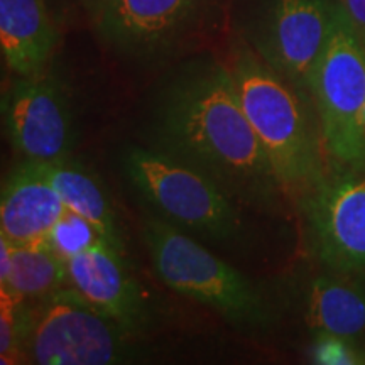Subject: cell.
Listing matches in <instances>:
<instances>
[{
  "mask_svg": "<svg viewBox=\"0 0 365 365\" xmlns=\"http://www.w3.org/2000/svg\"><path fill=\"white\" fill-rule=\"evenodd\" d=\"M156 149L215 180L235 202L277 210L284 193L250 125L227 65H196L164 88L153 117Z\"/></svg>",
  "mask_w": 365,
  "mask_h": 365,
  "instance_id": "1",
  "label": "cell"
},
{
  "mask_svg": "<svg viewBox=\"0 0 365 365\" xmlns=\"http://www.w3.org/2000/svg\"><path fill=\"white\" fill-rule=\"evenodd\" d=\"M242 108L286 195L303 196L325 173V144L312 95L239 46L227 63Z\"/></svg>",
  "mask_w": 365,
  "mask_h": 365,
  "instance_id": "2",
  "label": "cell"
},
{
  "mask_svg": "<svg viewBox=\"0 0 365 365\" xmlns=\"http://www.w3.org/2000/svg\"><path fill=\"white\" fill-rule=\"evenodd\" d=\"M143 235L154 271L175 293L213 308L237 327L271 325L272 313L261 289L175 223L148 218Z\"/></svg>",
  "mask_w": 365,
  "mask_h": 365,
  "instance_id": "3",
  "label": "cell"
},
{
  "mask_svg": "<svg viewBox=\"0 0 365 365\" xmlns=\"http://www.w3.org/2000/svg\"><path fill=\"white\" fill-rule=\"evenodd\" d=\"M132 330L93 308L76 289L36 299L24 313L22 357L39 365H108L132 354Z\"/></svg>",
  "mask_w": 365,
  "mask_h": 365,
  "instance_id": "4",
  "label": "cell"
},
{
  "mask_svg": "<svg viewBox=\"0 0 365 365\" xmlns=\"http://www.w3.org/2000/svg\"><path fill=\"white\" fill-rule=\"evenodd\" d=\"M124 171L137 193L176 227L220 242L239 237V202L191 164L158 149L134 148L125 154Z\"/></svg>",
  "mask_w": 365,
  "mask_h": 365,
  "instance_id": "5",
  "label": "cell"
},
{
  "mask_svg": "<svg viewBox=\"0 0 365 365\" xmlns=\"http://www.w3.org/2000/svg\"><path fill=\"white\" fill-rule=\"evenodd\" d=\"M309 93L330 161L344 166L365 164V44L341 2L313 70Z\"/></svg>",
  "mask_w": 365,
  "mask_h": 365,
  "instance_id": "6",
  "label": "cell"
},
{
  "mask_svg": "<svg viewBox=\"0 0 365 365\" xmlns=\"http://www.w3.org/2000/svg\"><path fill=\"white\" fill-rule=\"evenodd\" d=\"M312 249L328 271L365 281V164H333L301 196Z\"/></svg>",
  "mask_w": 365,
  "mask_h": 365,
  "instance_id": "7",
  "label": "cell"
},
{
  "mask_svg": "<svg viewBox=\"0 0 365 365\" xmlns=\"http://www.w3.org/2000/svg\"><path fill=\"white\" fill-rule=\"evenodd\" d=\"M336 9L339 2L333 0H269L255 26L252 48L269 66L309 93Z\"/></svg>",
  "mask_w": 365,
  "mask_h": 365,
  "instance_id": "8",
  "label": "cell"
},
{
  "mask_svg": "<svg viewBox=\"0 0 365 365\" xmlns=\"http://www.w3.org/2000/svg\"><path fill=\"white\" fill-rule=\"evenodd\" d=\"M2 110L11 144L27 161L49 163L70 156L75 145L70 100L51 73L19 76Z\"/></svg>",
  "mask_w": 365,
  "mask_h": 365,
  "instance_id": "9",
  "label": "cell"
},
{
  "mask_svg": "<svg viewBox=\"0 0 365 365\" xmlns=\"http://www.w3.org/2000/svg\"><path fill=\"white\" fill-rule=\"evenodd\" d=\"M202 0H105L91 14L105 43L127 54H154L188 26Z\"/></svg>",
  "mask_w": 365,
  "mask_h": 365,
  "instance_id": "10",
  "label": "cell"
},
{
  "mask_svg": "<svg viewBox=\"0 0 365 365\" xmlns=\"http://www.w3.org/2000/svg\"><path fill=\"white\" fill-rule=\"evenodd\" d=\"M120 254L108 242L83 250L66 262L68 282L91 307L135 333L148 322V304Z\"/></svg>",
  "mask_w": 365,
  "mask_h": 365,
  "instance_id": "11",
  "label": "cell"
},
{
  "mask_svg": "<svg viewBox=\"0 0 365 365\" xmlns=\"http://www.w3.org/2000/svg\"><path fill=\"white\" fill-rule=\"evenodd\" d=\"M65 212V203L39 164L26 159L2 186L0 234L14 244L43 245Z\"/></svg>",
  "mask_w": 365,
  "mask_h": 365,
  "instance_id": "12",
  "label": "cell"
},
{
  "mask_svg": "<svg viewBox=\"0 0 365 365\" xmlns=\"http://www.w3.org/2000/svg\"><path fill=\"white\" fill-rule=\"evenodd\" d=\"M58 31L43 0H0V48L17 76L46 71Z\"/></svg>",
  "mask_w": 365,
  "mask_h": 365,
  "instance_id": "13",
  "label": "cell"
},
{
  "mask_svg": "<svg viewBox=\"0 0 365 365\" xmlns=\"http://www.w3.org/2000/svg\"><path fill=\"white\" fill-rule=\"evenodd\" d=\"M304 319L314 333L364 339L365 281L333 271L313 277L304 294Z\"/></svg>",
  "mask_w": 365,
  "mask_h": 365,
  "instance_id": "14",
  "label": "cell"
},
{
  "mask_svg": "<svg viewBox=\"0 0 365 365\" xmlns=\"http://www.w3.org/2000/svg\"><path fill=\"white\" fill-rule=\"evenodd\" d=\"M38 164L65 203L66 210L78 213L93 223L108 244L122 252V237L115 212L97 178L80 163L73 161L70 156Z\"/></svg>",
  "mask_w": 365,
  "mask_h": 365,
  "instance_id": "15",
  "label": "cell"
},
{
  "mask_svg": "<svg viewBox=\"0 0 365 365\" xmlns=\"http://www.w3.org/2000/svg\"><path fill=\"white\" fill-rule=\"evenodd\" d=\"M66 281V262L48 245L14 244L11 276L0 289H6L24 301H36L61 289Z\"/></svg>",
  "mask_w": 365,
  "mask_h": 365,
  "instance_id": "16",
  "label": "cell"
},
{
  "mask_svg": "<svg viewBox=\"0 0 365 365\" xmlns=\"http://www.w3.org/2000/svg\"><path fill=\"white\" fill-rule=\"evenodd\" d=\"M108 242L100 234L98 228L90 223L78 213L66 210L63 217L56 222L53 230L49 232L46 245L58 255L59 259L68 262L71 257L78 255L83 250L97 247ZM112 245V244H110Z\"/></svg>",
  "mask_w": 365,
  "mask_h": 365,
  "instance_id": "17",
  "label": "cell"
},
{
  "mask_svg": "<svg viewBox=\"0 0 365 365\" xmlns=\"http://www.w3.org/2000/svg\"><path fill=\"white\" fill-rule=\"evenodd\" d=\"M26 301L0 289V362L17 364L22 359Z\"/></svg>",
  "mask_w": 365,
  "mask_h": 365,
  "instance_id": "18",
  "label": "cell"
},
{
  "mask_svg": "<svg viewBox=\"0 0 365 365\" xmlns=\"http://www.w3.org/2000/svg\"><path fill=\"white\" fill-rule=\"evenodd\" d=\"M314 364L322 365H359L365 364V352L359 341L319 331L314 336L312 346Z\"/></svg>",
  "mask_w": 365,
  "mask_h": 365,
  "instance_id": "19",
  "label": "cell"
},
{
  "mask_svg": "<svg viewBox=\"0 0 365 365\" xmlns=\"http://www.w3.org/2000/svg\"><path fill=\"white\" fill-rule=\"evenodd\" d=\"M341 6L365 44V0H341Z\"/></svg>",
  "mask_w": 365,
  "mask_h": 365,
  "instance_id": "20",
  "label": "cell"
},
{
  "mask_svg": "<svg viewBox=\"0 0 365 365\" xmlns=\"http://www.w3.org/2000/svg\"><path fill=\"white\" fill-rule=\"evenodd\" d=\"M14 244L6 235L0 234V286H4L11 276Z\"/></svg>",
  "mask_w": 365,
  "mask_h": 365,
  "instance_id": "21",
  "label": "cell"
},
{
  "mask_svg": "<svg viewBox=\"0 0 365 365\" xmlns=\"http://www.w3.org/2000/svg\"><path fill=\"white\" fill-rule=\"evenodd\" d=\"M78 2L85 7V11L88 12V16H91V14L97 11L100 6H102L105 0H78Z\"/></svg>",
  "mask_w": 365,
  "mask_h": 365,
  "instance_id": "22",
  "label": "cell"
},
{
  "mask_svg": "<svg viewBox=\"0 0 365 365\" xmlns=\"http://www.w3.org/2000/svg\"><path fill=\"white\" fill-rule=\"evenodd\" d=\"M364 124H365V110H364Z\"/></svg>",
  "mask_w": 365,
  "mask_h": 365,
  "instance_id": "23",
  "label": "cell"
}]
</instances>
